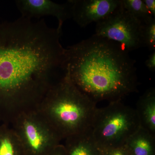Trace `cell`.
<instances>
[{"label": "cell", "instance_id": "cell-1", "mask_svg": "<svg viewBox=\"0 0 155 155\" xmlns=\"http://www.w3.org/2000/svg\"><path fill=\"white\" fill-rule=\"evenodd\" d=\"M61 34L44 19L21 17L0 23V110L45 96L53 77L66 72Z\"/></svg>", "mask_w": 155, "mask_h": 155}, {"label": "cell", "instance_id": "cell-2", "mask_svg": "<svg viewBox=\"0 0 155 155\" xmlns=\"http://www.w3.org/2000/svg\"><path fill=\"white\" fill-rule=\"evenodd\" d=\"M135 61L119 45L94 34L67 47L65 69L81 92L96 104L137 91Z\"/></svg>", "mask_w": 155, "mask_h": 155}, {"label": "cell", "instance_id": "cell-3", "mask_svg": "<svg viewBox=\"0 0 155 155\" xmlns=\"http://www.w3.org/2000/svg\"><path fill=\"white\" fill-rule=\"evenodd\" d=\"M45 102L50 125L61 137L90 130L96 104L74 85L67 70L46 94Z\"/></svg>", "mask_w": 155, "mask_h": 155}, {"label": "cell", "instance_id": "cell-4", "mask_svg": "<svg viewBox=\"0 0 155 155\" xmlns=\"http://www.w3.org/2000/svg\"><path fill=\"white\" fill-rule=\"evenodd\" d=\"M140 127L135 109L118 101L97 108L90 130L97 146L103 149L125 144Z\"/></svg>", "mask_w": 155, "mask_h": 155}, {"label": "cell", "instance_id": "cell-5", "mask_svg": "<svg viewBox=\"0 0 155 155\" xmlns=\"http://www.w3.org/2000/svg\"><path fill=\"white\" fill-rule=\"evenodd\" d=\"M142 22L121 7L96 23L95 34L118 44L127 52L142 47Z\"/></svg>", "mask_w": 155, "mask_h": 155}, {"label": "cell", "instance_id": "cell-6", "mask_svg": "<svg viewBox=\"0 0 155 155\" xmlns=\"http://www.w3.org/2000/svg\"><path fill=\"white\" fill-rule=\"evenodd\" d=\"M22 146L35 155L58 146L61 138L52 127L35 116H25L20 122L17 133Z\"/></svg>", "mask_w": 155, "mask_h": 155}, {"label": "cell", "instance_id": "cell-7", "mask_svg": "<svg viewBox=\"0 0 155 155\" xmlns=\"http://www.w3.org/2000/svg\"><path fill=\"white\" fill-rule=\"evenodd\" d=\"M72 18L81 28L102 21L121 7L122 0H69Z\"/></svg>", "mask_w": 155, "mask_h": 155}, {"label": "cell", "instance_id": "cell-8", "mask_svg": "<svg viewBox=\"0 0 155 155\" xmlns=\"http://www.w3.org/2000/svg\"><path fill=\"white\" fill-rule=\"evenodd\" d=\"M15 3L22 17L30 19L47 16L56 17L58 22L57 28L61 32L64 22L72 18L69 1L64 4H58L50 0H17Z\"/></svg>", "mask_w": 155, "mask_h": 155}, {"label": "cell", "instance_id": "cell-9", "mask_svg": "<svg viewBox=\"0 0 155 155\" xmlns=\"http://www.w3.org/2000/svg\"><path fill=\"white\" fill-rule=\"evenodd\" d=\"M140 127L155 136V90L149 89L139 99L135 109Z\"/></svg>", "mask_w": 155, "mask_h": 155}, {"label": "cell", "instance_id": "cell-10", "mask_svg": "<svg viewBox=\"0 0 155 155\" xmlns=\"http://www.w3.org/2000/svg\"><path fill=\"white\" fill-rule=\"evenodd\" d=\"M66 155H100L90 130L67 137Z\"/></svg>", "mask_w": 155, "mask_h": 155}, {"label": "cell", "instance_id": "cell-11", "mask_svg": "<svg viewBox=\"0 0 155 155\" xmlns=\"http://www.w3.org/2000/svg\"><path fill=\"white\" fill-rule=\"evenodd\" d=\"M131 155H155V136L140 127L125 143Z\"/></svg>", "mask_w": 155, "mask_h": 155}, {"label": "cell", "instance_id": "cell-12", "mask_svg": "<svg viewBox=\"0 0 155 155\" xmlns=\"http://www.w3.org/2000/svg\"><path fill=\"white\" fill-rule=\"evenodd\" d=\"M21 141L17 133L4 125L0 126V155H18Z\"/></svg>", "mask_w": 155, "mask_h": 155}, {"label": "cell", "instance_id": "cell-13", "mask_svg": "<svg viewBox=\"0 0 155 155\" xmlns=\"http://www.w3.org/2000/svg\"><path fill=\"white\" fill-rule=\"evenodd\" d=\"M122 5L128 13L141 22L153 17L143 0H122Z\"/></svg>", "mask_w": 155, "mask_h": 155}, {"label": "cell", "instance_id": "cell-14", "mask_svg": "<svg viewBox=\"0 0 155 155\" xmlns=\"http://www.w3.org/2000/svg\"><path fill=\"white\" fill-rule=\"evenodd\" d=\"M142 22V47L150 51L155 50V18L151 17Z\"/></svg>", "mask_w": 155, "mask_h": 155}, {"label": "cell", "instance_id": "cell-15", "mask_svg": "<svg viewBox=\"0 0 155 155\" xmlns=\"http://www.w3.org/2000/svg\"><path fill=\"white\" fill-rule=\"evenodd\" d=\"M99 149L100 155H131L125 144L119 146Z\"/></svg>", "mask_w": 155, "mask_h": 155}, {"label": "cell", "instance_id": "cell-16", "mask_svg": "<svg viewBox=\"0 0 155 155\" xmlns=\"http://www.w3.org/2000/svg\"><path fill=\"white\" fill-rule=\"evenodd\" d=\"M146 66L148 69L151 72H154L155 71V51L153 52L147 59L145 63Z\"/></svg>", "mask_w": 155, "mask_h": 155}, {"label": "cell", "instance_id": "cell-17", "mask_svg": "<svg viewBox=\"0 0 155 155\" xmlns=\"http://www.w3.org/2000/svg\"><path fill=\"white\" fill-rule=\"evenodd\" d=\"M143 2L152 16L155 18V0H143Z\"/></svg>", "mask_w": 155, "mask_h": 155}, {"label": "cell", "instance_id": "cell-18", "mask_svg": "<svg viewBox=\"0 0 155 155\" xmlns=\"http://www.w3.org/2000/svg\"><path fill=\"white\" fill-rule=\"evenodd\" d=\"M52 155H66L65 149L64 147L58 146L55 149V152Z\"/></svg>", "mask_w": 155, "mask_h": 155}]
</instances>
